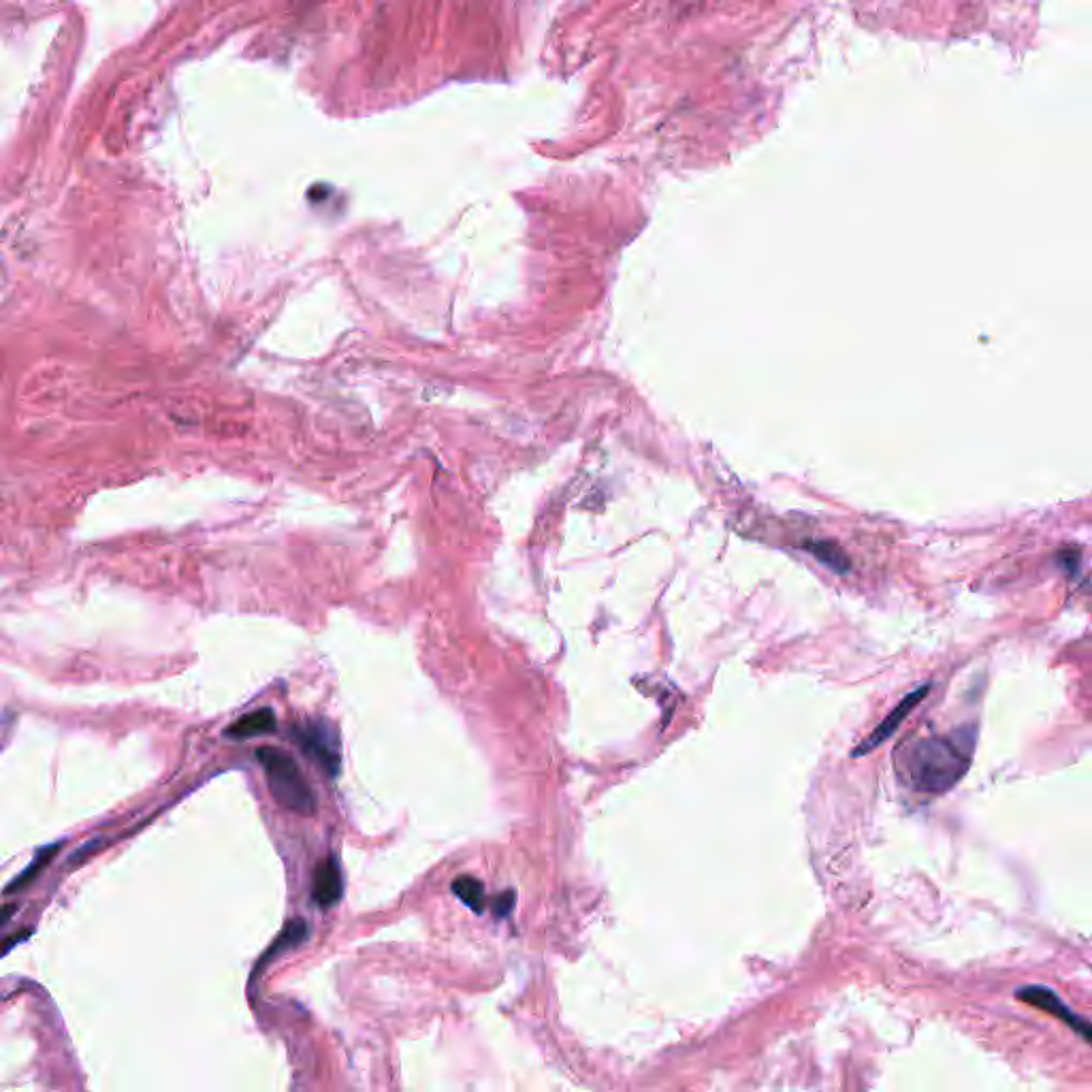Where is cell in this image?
I'll return each mask as SVG.
<instances>
[{
	"instance_id": "6da1fadb",
	"label": "cell",
	"mask_w": 1092,
	"mask_h": 1092,
	"mask_svg": "<svg viewBox=\"0 0 1092 1092\" xmlns=\"http://www.w3.org/2000/svg\"><path fill=\"white\" fill-rule=\"evenodd\" d=\"M973 736L954 734L950 739L922 740L911 753L909 775L915 789L943 794L967 772L971 764Z\"/></svg>"
},
{
	"instance_id": "7a4b0ae2",
	"label": "cell",
	"mask_w": 1092,
	"mask_h": 1092,
	"mask_svg": "<svg viewBox=\"0 0 1092 1092\" xmlns=\"http://www.w3.org/2000/svg\"><path fill=\"white\" fill-rule=\"evenodd\" d=\"M256 758L267 772L271 794L282 807L301 816H312L316 811V796L301 775L297 762L286 751L277 747H261Z\"/></svg>"
},
{
	"instance_id": "3957f363",
	"label": "cell",
	"mask_w": 1092,
	"mask_h": 1092,
	"mask_svg": "<svg viewBox=\"0 0 1092 1092\" xmlns=\"http://www.w3.org/2000/svg\"><path fill=\"white\" fill-rule=\"evenodd\" d=\"M295 740L312 762L321 766L324 775L335 777L340 772V743L333 726L324 721H312L307 726L295 728Z\"/></svg>"
},
{
	"instance_id": "277c9868",
	"label": "cell",
	"mask_w": 1092,
	"mask_h": 1092,
	"mask_svg": "<svg viewBox=\"0 0 1092 1092\" xmlns=\"http://www.w3.org/2000/svg\"><path fill=\"white\" fill-rule=\"evenodd\" d=\"M928 691H931V683H924V685L915 687V690L911 691L909 696H904V698L901 700V702L896 704V709L892 710V713H890L888 717H885V720H884L882 723H879L877 728L873 730V734H871V736H866V739L862 740V745L858 747V749L854 751V756H855V758H858V756H865V753L873 751V749H877L879 745L885 743V740H888L890 736L896 732L898 726H901V723L904 721V717H909L911 710L915 709V704H918L920 700H924V698H926V693H928Z\"/></svg>"
},
{
	"instance_id": "5b68a950",
	"label": "cell",
	"mask_w": 1092,
	"mask_h": 1092,
	"mask_svg": "<svg viewBox=\"0 0 1092 1092\" xmlns=\"http://www.w3.org/2000/svg\"><path fill=\"white\" fill-rule=\"evenodd\" d=\"M1020 1000H1027V1003L1039 1007V1010L1052 1013V1016L1065 1020L1069 1027H1073L1079 1033L1084 1035V1039H1088V1024H1086V1020L1078 1018L1076 1013H1071L1067 1010V1005L1060 1000L1052 991H1048V988H1022V991L1018 992Z\"/></svg>"
},
{
	"instance_id": "8992f818",
	"label": "cell",
	"mask_w": 1092,
	"mask_h": 1092,
	"mask_svg": "<svg viewBox=\"0 0 1092 1092\" xmlns=\"http://www.w3.org/2000/svg\"><path fill=\"white\" fill-rule=\"evenodd\" d=\"M314 901L323 909L331 907L342 898V873L333 858L323 860L314 871Z\"/></svg>"
},
{
	"instance_id": "52a82bcc",
	"label": "cell",
	"mask_w": 1092,
	"mask_h": 1092,
	"mask_svg": "<svg viewBox=\"0 0 1092 1092\" xmlns=\"http://www.w3.org/2000/svg\"><path fill=\"white\" fill-rule=\"evenodd\" d=\"M275 730V715L271 709H258L255 713L244 715L228 728V736L233 739H252V736L269 734Z\"/></svg>"
},
{
	"instance_id": "ba28073f",
	"label": "cell",
	"mask_w": 1092,
	"mask_h": 1092,
	"mask_svg": "<svg viewBox=\"0 0 1092 1092\" xmlns=\"http://www.w3.org/2000/svg\"><path fill=\"white\" fill-rule=\"evenodd\" d=\"M452 892H455L457 898L474 911V913H482L485 911V888H482V884L478 879L468 877V875H461V877H457L455 882H452Z\"/></svg>"
},
{
	"instance_id": "9c48e42d",
	"label": "cell",
	"mask_w": 1092,
	"mask_h": 1092,
	"mask_svg": "<svg viewBox=\"0 0 1092 1092\" xmlns=\"http://www.w3.org/2000/svg\"><path fill=\"white\" fill-rule=\"evenodd\" d=\"M56 849H58V845H53V847H47V849H43V852H39L37 858L30 862L26 871H24L20 875V877H15V882H11L9 888L5 890V892H7V894H14V892H20V890L26 888V885L33 884L34 879H37L39 875H41V871H43V868L47 866V862H50L53 858Z\"/></svg>"
},
{
	"instance_id": "30bf717a",
	"label": "cell",
	"mask_w": 1092,
	"mask_h": 1092,
	"mask_svg": "<svg viewBox=\"0 0 1092 1092\" xmlns=\"http://www.w3.org/2000/svg\"><path fill=\"white\" fill-rule=\"evenodd\" d=\"M808 551L813 553V557L819 559L822 564H826L835 572H841V575H845V572L849 570L847 555H845L836 545H832V542H816V545H808Z\"/></svg>"
},
{
	"instance_id": "8fae6325",
	"label": "cell",
	"mask_w": 1092,
	"mask_h": 1092,
	"mask_svg": "<svg viewBox=\"0 0 1092 1092\" xmlns=\"http://www.w3.org/2000/svg\"><path fill=\"white\" fill-rule=\"evenodd\" d=\"M512 904H515V892H506V894H499L496 901H493V911H496L498 918H502V915H508Z\"/></svg>"
},
{
	"instance_id": "7c38bea8",
	"label": "cell",
	"mask_w": 1092,
	"mask_h": 1092,
	"mask_svg": "<svg viewBox=\"0 0 1092 1092\" xmlns=\"http://www.w3.org/2000/svg\"><path fill=\"white\" fill-rule=\"evenodd\" d=\"M24 937H28V933H15V934H9V937L0 939V958L7 954V952L14 950L20 941H24Z\"/></svg>"
},
{
	"instance_id": "4fadbf2b",
	"label": "cell",
	"mask_w": 1092,
	"mask_h": 1092,
	"mask_svg": "<svg viewBox=\"0 0 1092 1092\" xmlns=\"http://www.w3.org/2000/svg\"><path fill=\"white\" fill-rule=\"evenodd\" d=\"M17 911L15 904H0V926H5Z\"/></svg>"
}]
</instances>
